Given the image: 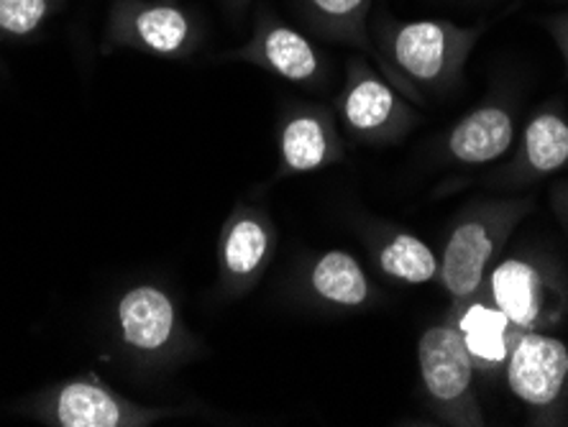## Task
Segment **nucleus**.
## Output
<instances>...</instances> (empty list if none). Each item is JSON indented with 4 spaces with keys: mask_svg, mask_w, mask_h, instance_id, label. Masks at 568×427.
Returning a JSON list of instances; mask_svg holds the SVG:
<instances>
[{
    "mask_svg": "<svg viewBox=\"0 0 568 427\" xmlns=\"http://www.w3.org/2000/svg\"><path fill=\"white\" fill-rule=\"evenodd\" d=\"M336 119L356 144L387 146L410 133L420 113L366 57H354L336 98Z\"/></svg>",
    "mask_w": 568,
    "mask_h": 427,
    "instance_id": "obj_6",
    "label": "nucleus"
},
{
    "mask_svg": "<svg viewBox=\"0 0 568 427\" xmlns=\"http://www.w3.org/2000/svg\"><path fill=\"white\" fill-rule=\"evenodd\" d=\"M37 417L54 427H152L170 417L190 415L187 407H149L115 392L95 372L49 387L37 399Z\"/></svg>",
    "mask_w": 568,
    "mask_h": 427,
    "instance_id": "obj_7",
    "label": "nucleus"
},
{
    "mask_svg": "<svg viewBox=\"0 0 568 427\" xmlns=\"http://www.w3.org/2000/svg\"><path fill=\"white\" fill-rule=\"evenodd\" d=\"M484 27H458L454 21H397L382 16L374 23V64L407 100L450 92L464 78Z\"/></svg>",
    "mask_w": 568,
    "mask_h": 427,
    "instance_id": "obj_1",
    "label": "nucleus"
},
{
    "mask_svg": "<svg viewBox=\"0 0 568 427\" xmlns=\"http://www.w3.org/2000/svg\"><path fill=\"white\" fill-rule=\"evenodd\" d=\"M346 154L336 111L325 105L297 103L277 123V172L274 177H297L338 164Z\"/></svg>",
    "mask_w": 568,
    "mask_h": 427,
    "instance_id": "obj_12",
    "label": "nucleus"
},
{
    "mask_svg": "<svg viewBox=\"0 0 568 427\" xmlns=\"http://www.w3.org/2000/svg\"><path fill=\"white\" fill-rule=\"evenodd\" d=\"M517 141L515 108L505 98L484 100L443 139V159L458 166H484L503 159Z\"/></svg>",
    "mask_w": 568,
    "mask_h": 427,
    "instance_id": "obj_15",
    "label": "nucleus"
},
{
    "mask_svg": "<svg viewBox=\"0 0 568 427\" xmlns=\"http://www.w3.org/2000/svg\"><path fill=\"white\" fill-rule=\"evenodd\" d=\"M417 376L425 407L440 425H487L476 397L474 362L448 317L428 325L417 338Z\"/></svg>",
    "mask_w": 568,
    "mask_h": 427,
    "instance_id": "obj_5",
    "label": "nucleus"
},
{
    "mask_svg": "<svg viewBox=\"0 0 568 427\" xmlns=\"http://www.w3.org/2000/svg\"><path fill=\"white\" fill-rule=\"evenodd\" d=\"M295 287L305 303L323 309H362L377 299V287L358 258L348 251L328 248L303 262Z\"/></svg>",
    "mask_w": 568,
    "mask_h": 427,
    "instance_id": "obj_14",
    "label": "nucleus"
},
{
    "mask_svg": "<svg viewBox=\"0 0 568 427\" xmlns=\"http://www.w3.org/2000/svg\"><path fill=\"white\" fill-rule=\"evenodd\" d=\"M362 233L374 266L387 279L399 284L438 282L440 258L420 236L389 223H369Z\"/></svg>",
    "mask_w": 568,
    "mask_h": 427,
    "instance_id": "obj_17",
    "label": "nucleus"
},
{
    "mask_svg": "<svg viewBox=\"0 0 568 427\" xmlns=\"http://www.w3.org/2000/svg\"><path fill=\"white\" fill-rule=\"evenodd\" d=\"M374 0H297V13L315 37L348 44L374 62L369 23Z\"/></svg>",
    "mask_w": 568,
    "mask_h": 427,
    "instance_id": "obj_18",
    "label": "nucleus"
},
{
    "mask_svg": "<svg viewBox=\"0 0 568 427\" xmlns=\"http://www.w3.org/2000/svg\"><path fill=\"white\" fill-rule=\"evenodd\" d=\"M62 0H0V39H27L52 19Z\"/></svg>",
    "mask_w": 568,
    "mask_h": 427,
    "instance_id": "obj_19",
    "label": "nucleus"
},
{
    "mask_svg": "<svg viewBox=\"0 0 568 427\" xmlns=\"http://www.w3.org/2000/svg\"><path fill=\"white\" fill-rule=\"evenodd\" d=\"M503 374L530 425H568V346L561 338L550 331H523Z\"/></svg>",
    "mask_w": 568,
    "mask_h": 427,
    "instance_id": "obj_8",
    "label": "nucleus"
},
{
    "mask_svg": "<svg viewBox=\"0 0 568 427\" xmlns=\"http://www.w3.org/2000/svg\"><path fill=\"white\" fill-rule=\"evenodd\" d=\"M231 62L254 64L300 88H317L325 80V60L307 33L292 29L272 11H258L252 37L244 47L223 57Z\"/></svg>",
    "mask_w": 568,
    "mask_h": 427,
    "instance_id": "obj_11",
    "label": "nucleus"
},
{
    "mask_svg": "<svg viewBox=\"0 0 568 427\" xmlns=\"http://www.w3.org/2000/svg\"><path fill=\"white\" fill-rule=\"evenodd\" d=\"M119 346L133 362L154 372H166L200 354L178 303L164 287L152 282L133 284L113 305Z\"/></svg>",
    "mask_w": 568,
    "mask_h": 427,
    "instance_id": "obj_4",
    "label": "nucleus"
},
{
    "mask_svg": "<svg viewBox=\"0 0 568 427\" xmlns=\"http://www.w3.org/2000/svg\"><path fill=\"white\" fill-rule=\"evenodd\" d=\"M548 27H550V33H554L558 49H561L566 70H568V13L566 16H558V19L550 21Z\"/></svg>",
    "mask_w": 568,
    "mask_h": 427,
    "instance_id": "obj_20",
    "label": "nucleus"
},
{
    "mask_svg": "<svg viewBox=\"0 0 568 427\" xmlns=\"http://www.w3.org/2000/svg\"><path fill=\"white\" fill-rule=\"evenodd\" d=\"M481 289L520 331H554L568 315V274L548 251L499 256Z\"/></svg>",
    "mask_w": 568,
    "mask_h": 427,
    "instance_id": "obj_3",
    "label": "nucleus"
},
{
    "mask_svg": "<svg viewBox=\"0 0 568 427\" xmlns=\"http://www.w3.org/2000/svg\"><path fill=\"white\" fill-rule=\"evenodd\" d=\"M277 254V228L266 211L252 203L233 205L219 233V284L225 297L252 292Z\"/></svg>",
    "mask_w": 568,
    "mask_h": 427,
    "instance_id": "obj_10",
    "label": "nucleus"
},
{
    "mask_svg": "<svg viewBox=\"0 0 568 427\" xmlns=\"http://www.w3.org/2000/svg\"><path fill=\"white\" fill-rule=\"evenodd\" d=\"M532 207V197H497L471 203L456 215L438 256V282L450 303L481 289L489 270Z\"/></svg>",
    "mask_w": 568,
    "mask_h": 427,
    "instance_id": "obj_2",
    "label": "nucleus"
},
{
    "mask_svg": "<svg viewBox=\"0 0 568 427\" xmlns=\"http://www.w3.org/2000/svg\"><path fill=\"white\" fill-rule=\"evenodd\" d=\"M203 31L192 11L172 0H113L105 49H131L159 60H187Z\"/></svg>",
    "mask_w": 568,
    "mask_h": 427,
    "instance_id": "obj_9",
    "label": "nucleus"
},
{
    "mask_svg": "<svg viewBox=\"0 0 568 427\" xmlns=\"http://www.w3.org/2000/svg\"><path fill=\"white\" fill-rule=\"evenodd\" d=\"M229 3L231 11H244V8L248 6V0H225Z\"/></svg>",
    "mask_w": 568,
    "mask_h": 427,
    "instance_id": "obj_21",
    "label": "nucleus"
},
{
    "mask_svg": "<svg viewBox=\"0 0 568 427\" xmlns=\"http://www.w3.org/2000/svg\"><path fill=\"white\" fill-rule=\"evenodd\" d=\"M446 317L462 336L464 348L469 350L476 376L495 379L505 372L507 358L523 331L491 303L487 292L479 289L464 299H454Z\"/></svg>",
    "mask_w": 568,
    "mask_h": 427,
    "instance_id": "obj_13",
    "label": "nucleus"
},
{
    "mask_svg": "<svg viewBox=\"0 0 568 427\" xmlns=\"http://www.w3.org/2000/svg\"><path fill=\"white\" fill-rule=\"evenodd\" d=\"M568 164V119L556 105H546L532 113L517 136L513 164L503 172L505 184H530L561 172Z\"/></svg>",
    "mask_w": 568,
    "mask_h": 427,
    "instance_id": "obj_16",
    "label": "nucleus"
}]
</instances>
